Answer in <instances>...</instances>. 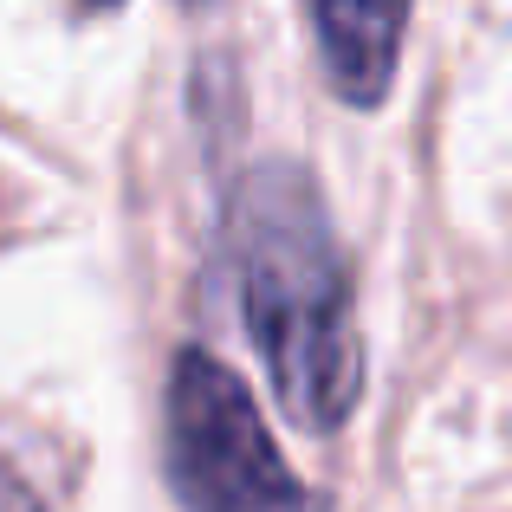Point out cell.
<instances>
[{"instance_id":"2","label":"cell","mask_w":512,"mask_h":512,"mask_svg":"<svg viewBox=\"0 0 512 512\" xmlns=\"http://www.w3.org/2000/svg\"><path fill=\"white\" fill-rule=\"evenodd\" d=\"M169 480L188 512H318L266 441L247 383L208 350H182L169 370Z\"/></svg>"},{"instance_id":"1","label":"cell","mask_w":512,"mask_h":512,"mask_svg":"<svg viewBox=\"0 0 512 512\" xmlns=\"http://www.w3.org/2000/svg\"><path fill=\"white\" fill-rule=\"evenodd\" d=\"M234 273L247 331L266 357L273 396L305 428H338L363 389V338L350 273L325 201L292 163H266L234 195Z\"/></svg>"},{"instance_id":"4","label":"cell","mask_w":512,"mask_h":512,"mask_svg":"<svg viewBox=\"0 0 512 512\" xmlns=\"http://www.w3.org/2000/svg\"><path fill=\"white\" fill-rule=\"evenodd\" d=\"M85 7H117V0H85Z\"/></svg>"},{"instance_id":"3","label":"cell","mask_w":512,"mask_h":512,"mask_svg":"<svg viewBox=\"0 0 512 512\" xmlns=\"http://www.w3.org/2000/svg\"><path fill=\"white\" fill-rule=\"evenodd\" d=\"M305 13H312L331 85L350 104H376L389 91V78H396L409 0H305Z\"/></svg>"}]
</instances>
